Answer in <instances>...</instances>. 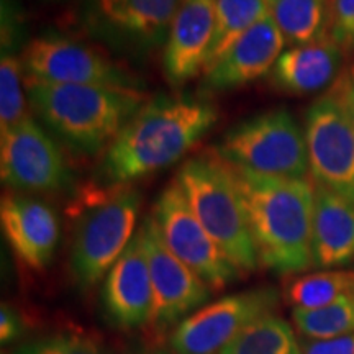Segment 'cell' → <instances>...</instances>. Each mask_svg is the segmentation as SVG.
<instances>
[{"instance_id":"cell-29","label":"cell","mask_w":354,"mask_h":354,"mask_svg":"<svg viewBox=\"0 0 354 354\" xmlns=\"http://www.w3.org/2000/svg\"><path fill=\"white\" fill-rule=\"evenodd\" d=\"M302 354H354V333L331 339H305Z\"/></svg>"},{"instance_id":"cell-23","label":"cell","mask_w":354,"mask_h":354,"mask_svg":"<svg viewBox=\"0 0 354 354\" xmlns=\"http://www.w3.org/2000/svg\"><path fill=\"white\" fill-rule=\"evenodd\" d=\"M354 294V271H320L295 277L286 289L294 308H320Z\"/></svg>"},{"instance_id":"cell-18","label":"cell","mask_w":354,"mask_h":354,"mask_svg":"<svg viewBox=\"0 0 354 354\" xmlns=\"http://www.w3.org/2000/svg\"><path fill=\"white\" fill-rule=\"evenodd\" d=\"M354 261V205L315 183L312 266L331 269Z\"/></svg>"},{"instance_id":"cell-14","label":"cell","mask_w":354,"mask_h":354,"mask_svg":"<svg viewBox=\"0 0 354 354\" xmlns=\"http://www.w3.org/2000/svg\"><path fill=\"white\" fill-rule=\"evenodd\" d=\"M102 307L110 325L123 331L153 320V284L138 232L104 279Z\"/></svg>"},{"instance_id":"cell-3","label":"cell","mask_w":354,"mask_h":354,"mask_svg":"<svg viewBox=\"0 0 354 354\" xmlns=\"http://www.w3.org/2000/svg\"><path fill=\"white\" fill-rule=\"evenodd\" d=\"M32 113L74 151L104 153L148 102L141 88L25 82Z\"/></svg>"},{"instance_id":"cell-11","label":"cell","mask_w":354,"mask_h":354,"mask_svg":"<svg viewBox=\"0 0 354 354\" xmlns=\"http://www.w3.org/2000/svg\"><path fill=\"white\" fill-rule=\"evenodd\" d=\"M0 176L21 194L59 192L71 183L61 148L32 117L0 135Z\"/></svg>"},{"instance_id":"cell-9","label":"cell","mask_w":354,"mask_h":354,"mask_svg":"<svg viewBox=\"0 0 354 354\" xmlns=\"http://www.w3.org/2000/svg\"><path fill=\"white\" fill-rule=\"evenodd\" d=\"M279 294L271 287L238 292L185 317L171 333L172 354H221L258 318L272 313Z\"/></svg>"},{"instance_id":"cell-20","label":"cell","mask_w":354,"mask_h":354,"mask_svg":"<svg viewBox=\"0 0 354 354\" xmlns=\"http://www.w3.org/2000/svg\"><path fill=\"white\" fill-rule=\"evenodd\" d=\"M268 6L290 46L330 38V0H268Z\"/></svg>"},{"instance_id":"cell-12","label":"cell","mask_w":354,"mask_h":354,"mask_svg":"<svg viewBox=\"0 0 354 354\" xmlns=\"http://www.w3.org/2000/svg\"><path fill=\"white\" fill-rule=\"evenodd\" d=\"M138 233L153 284L151 325L156 328L177 325L210 299L212 289L167 250L153 215L146 216Z\"/></svg>"},{"instance_id":"cell-10","label":"cell","mask_w":354,"mask_h":354,"mask_svg":"<svg viewBox=\"0 0 354 354\" xmlns=\"http://www.w3.org/2000/svg\"><path fill=\"white\" fill-rule=\"evenodd\" d=\"M304 131L313 183L354 205V127L330 94L305 110Z\"/></svg>"},{"instance_id":"cell-22","label":"cell","mask_w":354,"mask_h":354,"mask_svg":"<svg viewBox=\"0 0 354 354\" xmlns=\"http://www.w3.org/2000/svg\"><path fill=\"white\" fill-rule=\"evenodd\" d=\"M268 13V0H216L215 35L205 71L212 68L236 43L238 38Z\"/></svg>"},{"instance_id":"cell-5","label":"cell","mask_w":354,"mask_h":354,"mask_svg":"<svg viewBox=\"0 0 354 354\" xmlns=\"http://www.w3.org/2000/svg\"><path fill=\"white\" fill-rule=\"evenodd\" d=\"M141 194L133 185L91 190L77 203L71 245V271L82 290L107 276L135 238Z\"/></svg>"},{"instance_id":"cell-8","label":"cell","mask_w":354,"mask_h":354,"mask_svg":"<svg viewBox=\"0 0 354 354\" xmlns=\"http://www.w3.org/2000/svg\"><path fill=\"white\" fill-rule=\"evenodd\" d=\"M20 59L25 82L141 88L136 77L115 64L107 55L59 35L32 39L21 51Z\"/></svg>"},{"instance_id":"cell-25","label":"cell","mask_w":354,"mask_h":354,"mask_svg":"<svg viewBox=\"0 0 354 354\" xmlns=\"http://www.w3.org/2000/svg\"><path fill=\"white\" fill-rule=\"evenodd\" d=\"M25 76L20 56L2 48L0 61V135L30 117L28 97L24 87Z\"/></svg>"},{"instance_id":"cell-21","label":"cell","mask_w":354,"mask_h":354,"mask_svg":"<svg viewBox=\"0 0 354 354\" xmlns=\"http://www.w3.org/2000/svg\"><path fill=\"white\" fill-rule=\"evenodd\" d=\"M221 354H302V343L284 318L268 313L241 331Z\"/></svg>"},{"instance_id":"cell-4","label":"cell","mask_w":354,"mask_h":354,"mask_svg":"<svg viewBox=\"0 0 354 354\" xmlns=\"http://www.w3.org/2000/svg\"><path fill=\"white\" fill-rule=\"evenodd\" d=\"M176 180L221 253L240 272H253L259 266L258 251L232 167L216 153L205 151L187 159Z\"/></svg>"},{"instance_id":"cell-30","label":"cell","mask_w":354,"mask_h":354,"mask_svg":"<svg viewBox=\"0 0 354 354\" xmlns=\"http://www.w3.org/2000/svg\"><path fill=\"white\" fill-rule=\"evenodd\" d=\"M24 333V323L17 310L10 305L2 304L0 307V343L7 344L17 342Z\"/></svg>"},{"instance_id":"cell-7","label":"cell","mask_w":354,"mask_h":354,"mask_svg":"<svg viewBox=\"0 0 354 354\" xmlns=\"http://www.w3.org/2000/svg\"><path fill=\"white\" fill-rule=\"evenodd\" d=\"M153 216L167 250L212 290L225 289L240 277L241 272L202 227L176 179L161 190L154 203Z\"/></svg>"},{"instance_id":"cell-6","label":"cell","mask_w":354,"mask_h":354,"mask_svg":"<svg viewBox=\"0 0 354 354\" xmlns=\"http://www.w3.org/2000/svg\"><path fill=\"white\" fill-rule=\"evenodd\" d=\"M215 153L230 166L256 174L307 179L304 127L287 109H274L238 122L223 133Z\"/></svg>"},{"instance_id":"cell-31","label":"cell","mask_w":354,"mask_h":354,"mask_svg":"<svg viewBox=\"0 0 354 354\" xmlns=\"http://www.w3.org/2000/svg\"><path fill=\"white\" fill-rule=\"evenodd\" d=\"M130 354H169L165 349H154V348H141V349H136V351H133Z\"/></svg>"},{"instance_id":"cell-28","label":"cell","mask_w":354,"mask_h":354,"mask_svg":"<svg viewBox=\"0 0 354 354\" xmlns=\"http://www.w3.org/2000/svg\"><path fill=\"white\" fill-rule=\"evenodd\" d=\"M328 94L338 102L354 127V63L342 69L333 86L330 87Z\"/></svg>"},{"instance_id":"cell-19","label":"cell","mask_w":354,"mask_h":354,"mask_svg":"<svg viewBox=\"0 0 354 354\" xmlns=\"http://www.w3.org/2000/svg\"><path fill=\"white\" fill-rule=\"evenodd\" d=\"M180 3L183 0H97V8L112 28L153 43L169 32Z\"/></svg>"},{"instance_id":"cell-16","label":"cell","mask_w":354,"mask_h":354,"mask_svg":"<svg viewBox=\"0 0 354 354\" xmlns=\"http://www.w3.org/2000/svg\"><path fill=\"white\" fill-rule=\"evenodd\" d=\"M216 25V0H183L162 55L167 82L180 87L205 71Z\"/></svg>"},{"instance_id":"cell-27","label":"cell","mask_w":354,"mask_h":354,"mask_svg":"<svg viewBox=\"0 0 354 354\" xmlns=\"http://www.w3.org/2000/svg\"><path fill=\"white\" fill-rule=\"evenodd\" d=\"M330 38L344 53L354 51V0H330Z\"/></svg>"},{"instance_id":"cell-1","label":"cell","mask_w":354,"mask_h":354,"mask_svg":"<svg viewBox=\"0 0 354 354\" xmlns=\"http://www.w3.org/2000/svg\"><path fill=\"white\" fill-rule=\"evenodd\" d=\"M218 122V110L201 97L149 99L104 151L107 185H131L185 156Z\"/></svg>"},{"instance_id":"cell-15","label":"cell","mask_w":354,"mask_h":354,"mask_svg":"<svg viewBox=\"0 0 354 354\" xmlns=\"http://www.w3.org/2000/svg\"><path fill=\"white\" fill-rule=\"evenodd\" d=\"M286 44L284 35L268 13L203 73L202 88L209 92H228L271 74Z\"/></svg>"},{"instance_id":"cell-24","label":"cell","mask_w":354,"mask_h":354,"mask_svg":"<svg viewBox=\"0 0 354 354\" xmlns=\"http://www.w3.org/2000/svg\"><path fill=\"white\" fill-rule=\"evenodd\" d=\"M292 320L305 339H331L354 333V294L320 308H292Z\"/></svg>"},{"instance_id":"cell-13","label":"cell","mask_w":354,"mask_h":354,"mask_svg":"<svg viewBox=\"0 0 354 354\" xmlns=\"http://www.w3.org/2000/svg\"><path fill=\"white\" fill-rule=\"evenodd\" d=\"M3 236L25 268L43 271L55 258L59 243V218L53 207L21 192H7L0 202Z\"/></svg>"},{"instance_id":"cell-17","label":"cell","mask_w":354,"mask_h":354,"mask_svg":"<svg viewBox=\"0 0 354 354\" xmlns=\"http://www.w3.org/2000/svg\"><path fill=\"white\" fill-rule=\"evenodd\" d=\"M344 51L331 38L290 46L271 71V84L290 95H308L333 86L343 69Z\"/></svg>"},{"instance_id":"cell-26","label":"cell","mask_w":354,"mask_h":354,"mask_svg":"<svg viewBox=\"0 0 354 354\" xmlns=\"http://www.w3.org/2000/svg\"><path fill=\"white\" fill-rule=\"evenodd\" d=\"M13 354H107L94 339L74 333H59L25 343Z\"/></svg>"},{"instance_id":"cell-2","label":"cell","mask_w":354,"mask_h":354,"mask_svg":"<svg viewBox=\"0 0 354 354\" xmlns=\"http://www.w3.org/2000/svg\"><path fill=\"white\" fill-rule=\"evenodd\" d=\"M230 167L245 202L259 264L276 274L312 268L315 183Z\"/></svg>"}]
</instances>
